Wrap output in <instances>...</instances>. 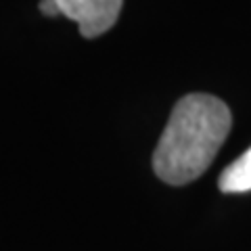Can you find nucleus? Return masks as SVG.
<instances>
[{"label":"nucleus","instance_id":"obj_1","mask_svg":"<svg viewBox=\"0 0 251 251\" xmlns=\"http://www.w3.org/2000/svg\"><path fill=\"white\" fill-rule=\"evenodd\" d=\"M230 109L211 94L180 99L153 155L155 174L168 184L197 180L214 161L230 132Z\"/></svg>","mask_w":251,"mask_h":251},{"label":"nucleus","instance_id":"obj_2","mask_svg":"<svg viewBox=\"0 0 251 251\" xmlns=\"http://www.w3.org/2000/svg\"><path fill=\"white\" fill-rule=\"evenodd\" d=\"M59 11L77 23L84 38H97L115 25L124 0H54Z\"/></svg>","mask_w":251,"mask_h":251},{"label":"nucleus","instance_id":"obj_3","mask_svg":"<svg viewBox=\"0 0 251 251\" xmlns=\"http://www.w3.org/2000/svg\"><path fill=\"white\" fill-rule=\"evenodd\" d=\"M218 186L222 193H249L251 191V147L220 174Z\"/></svg>","mask_w":251,"mask_h":251},{"label":"nucleus","instance_id":"obj_4","mask_svg":"<svg viewBox=\"0 0 251 251\" xmlns=\"http://www.w3.org/2000/svg\"><path fill=\"white\" fill-rule=\"evenodd\" d=\"M38 6H40V11H42L44 15H49V17H54V15L61 13L54 0H40V4H38Z\"/></svg>","mask_w":251,"mask_h":251}]
</instances>
